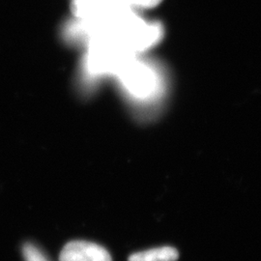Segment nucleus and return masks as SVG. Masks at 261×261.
I'll list each match as a JSON object with an SVG mask.
<instances>
[{"label":"nucleus","mask_w":261,"mask_h":261,"mask_svg":"<svg viewBox=\"0 0 261 261\" xmlns=\"http://www.w3.org/2000/svg\"><path fill=\"white\" fill-rule=\"evenodd\" d=\"M115 75L119 77L129 92L139 97L149 95L156 84V75L153 70L138 56L129 57Z\"/></svg>","instance_id":"obj_1"},{"label":"nucleus","mask_w":261,"mask_h":261,"mask_svg":"<svg viewBox=\"0 0 261 261\" xmlns=\"http://www.w3.org/2000/svg\"><path fill=\"white\" fill-rule=\"evenodd\" d=\"M75 20L89 33L118 8L116 0H73Z\"/></svg>","instance_id":"obj_2"},{"label":"nucleus","mask_w":261,"mask_h":261,"mask_svg":"<svg viewBox=\"0 0 261 261\" xmlns=\"http://www.w3.org/2000/svg\"><path fill=\"white\" fill-rule=\"evenodd\" d=\"M60 261H112L110 252L95 243H68L60 253Z\"/></svg>","instance_id":"obj_3"},{"label":"nucleus","mask_w":261,"mask_h":261,"mask_svg":"<svg viewBox=\"0 0 261 261\" xmlns=\"http://www.w3.org/2000/svg\"><path fill=\"white\" fill-rule=\"evenodd\" d=\"M179 253L175 248L162 247L148 251L136 252L129 257V261H177Z\"/></svg>","instance_id":"obj_4"},{"label":"nucleus","mask_w":261,"mask_h":261,"mask_svg":"<svg viewBox=\"0 0 261 261\" xmlns=\"http://www.w3.org/2000/svg\"><path fill=\"white\" fill-rule=\"evenodd\" d=\"M162 0H116L117 4L125 9L137 11L139 9H149L157 6Z\"/></svg>","instance_id":"obj_5"},{"label":"nucleus","mask_w":261,"mask_h":261,"mask_svg":"<svg viewBox=\"0 0 261 261\" xmlns=\"http://www.w3.org/2000/svg\"><path fill=\"white\" fill-rule=\"evenodd\" d=\"M22 252L25 261H48L46 256L31 244H25Z\"/></svg>","instance_id":"obj_6"}]
</instances>
